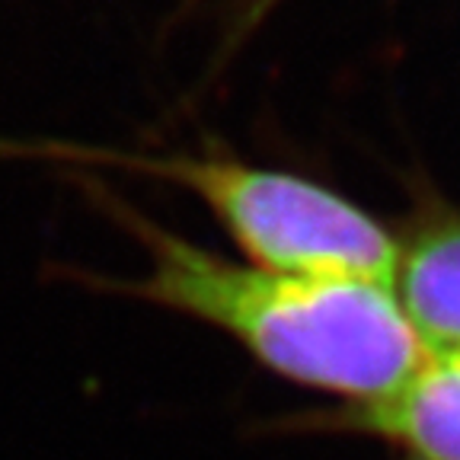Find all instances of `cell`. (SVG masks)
<instances>
[{
	"label": "cell",
	"instance_id": "obj_1",
	"mask_svg": "<svg viewBox=\"0 0 460 460\" xmlns=\"http://www.w3.org/2000/svg\"><path fill=\"white\" fill-rule=\"evenodd\" d=\"M84 176L96 205H106L147 250V272L106 288L215 326L275 374L352 406L381 400L422 367V345L390 288L234 262L176 237L102 180Z\"/></svg>",
	"mask_w": 460,
	"mask_h": 460
},
{
	"label": "cell",
	"instance_id": "obj_2",
	"mask_svg": "<svg viewBox=\"0 0 460 460\" xmlns=\"http://www.w3.org/2000/svg\"><path fill=\"white\" fill-rule=\"evenodd\" d=\"M0 151L71 164L84 172H141L176 182L208 205L250 266L301 279L396 288L402 246L394 234L349 199L295 172L227 157L115 151L102 144L0 141Z\"/></svg>",
	"mask_w": 460,
	"mask_h": 460
},
{
	"label": "cell",
	"instance_id": "obj_3",
	"mask_svg": "<svg viewBox=\"0 0 460 460\" xmlns=\"http://www.w3.org/2000/svg\"><path fill=\"white\" fill-rule=\"evenodd\" d=\"M349 416L410 460H460V361L425 358L400 387L358 402Z\"/></svg>",
	"mask_w": 460,
	"mask_h": 460
},
{
	"label": "cell",
	"instance_id": "obj_4",
	"mask_svg": "<svg viewBox=\"0 0 460 460\" xmlns=\"http://www.w3.org/2000/svg\"><path fill=\"white\" fill-rule=\"evenodd\" d=\"M394 291L425 358L460 361V224L425 230L402 250Z\"/></svg>",
	"mask_w": 460,
	"mask_h": 460
}]
</instances>
